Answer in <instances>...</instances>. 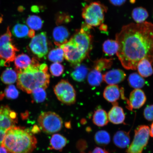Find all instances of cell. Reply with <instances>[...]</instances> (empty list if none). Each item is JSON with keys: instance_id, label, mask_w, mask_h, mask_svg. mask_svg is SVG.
Wrapping results in <instances>:
<instances>
[{"instance_id": "obj_1", "label": "cell", "mask_w": 153, "mask_h": 153, "mask_svg": "<svg viewBox=\"0 0 153 153\" xmlns=\"http://www.w3.org/2000/svg\"><path fill=\"white\" fill-rule=\"evenodd\" d=\"M119 48L117 55L124 68L136 70L146 59L153 65V24L145 22L126 25L116 34Z\"/></svg>"}, {"instance_id": "obj_2", "label": "cell", "mask_w": 153, "mask_h": 153, "mask_svg": "<svg viewBox=\"0 0 153 153\" xmlns=\"http://www.w3.org/2000/svg\"><path fill=\"white\" fill-rule=\"evenodd\" d=\"M48 71L47 65L40 64L33 58L29 66L18 73V87L28 94H31L37 88L45 89L48 87L50 77Z\"/></svg>"}, {"instance_id": "obj_3", "label": "cell", "mask_w": 153, "mask_h": 153, "mask_svg": "<svg viewBox=\"0 0 153 153\" xmlns=\"http://www.w3.org/2000/svg\"><path fill=\"white\" fill-rule=\"evenodd\" d=\"M37 140L29 130L16 126L7 130L1 146L8 153H32Z\"/></svg>"}, {"instance_id": "obj_4", "label": "cell", "mask_w": 153, "mask_h": 153, "mask_svg": "<svg viewBox=\"0 0 153 153\" xmlns=\"http://www.w3.org/2000/svg\"><path fill=\"white\" fill-rule=\"evenodd\" d=\"M108 8L99 2H94L85 6L82 9V16L86 24L91 27L102 25Z\"/></svg>"}, {"instance_id": "obj_5", "label": "cell", "mask_w": 153, "mask_h": 153, "mask_svg": "<svg viewBox=\"0 0 153 153\" xmlns=\"http://www.w3.org/2000/svg\"><path fill=\"white\" fill-rule=\"evenodd\" d=\"M38 123L44 132L51 134L56 133L62 129L63 122L58 114L49 111L43 112L40 115Z\"/></svg>"}, {"instance_id": "obj_6", "label": "cell", "mask_w": 153, "mask_h": 153, "mask_svg": "<svg viewBox=\"0 0 153 153\" xmlns=\"http://www.w3.org/2000/svg\"><path fill=\"white\" fill-rule=\"evenodd\" d=\"M134 136L126 153H143L148 144L150 137V128L146 125L138 126L135 130Z\"/></svg>"}, {"instance_id": "obj_7", "label": "cell", "mask_w": 153, "mask_h": 153, "mask_svg": "<svg viewBox=\"0 0 153 153\" xmlns=\"http://www.w3.org/2000/svg\"><path fill=\"white\" fill-rule=\"evenodd\" d=\"M17 114L7 105L0 106V146L7 131L18 122Z\"/></svg>"}, {"instance_id": "obj_8", "label": "cell", "mask_w": 153, "mask_h": 153, "mask_svg": "<svg viewBox=\"0 0 153 153\" xmlns=\"http://www.w3.org/2000/svg\"><path fill=\"white\" fill-rule=\"evenodd\" d=\"M54 92L58 100L64 104L71 105L76 101V92L71 84L62 80L55 86Z\"/></svg>"}, {"instance_id": "obj_9", "label": "cell", "mask_w": 153, "mask_h": 153, "mask_svg": "<svg viewBox=\"0 0 153 153\" xmlns=\"http://www.w3.org/2000/svg\"><path fill=\"white\" fill-rule=\"evenodd\" d=\"M59 47L64 51V58L74 65L80 64L88 55L70 40Z\"/></svg>"}, {"instance_id": "obj_10", "label": "cell", "mask_w": 153, "mask_h": 153, "mask_svg": "<svg viewBox=\"0 0 153 153\" xmlns=\"http://www.w3.org/2000/svg\"><path fill=\"white\" fill-rule=\"evenodd\" d=\"M29 46L32 52L38 58L45 57L48 51L46 33L42 32L34 36L32 38Z\"/></svg>"}, {"instance_id": "obj_11", "label": "cell", "mask_w": 153, "mask_h": 153, "mask_svg": "<svg viewBox=\"0 0 153 153\" xmlns=\"http://www.w3.org/2000/svg\"><path fill=\"white\" fill-rule=\"evenodd\" d=\"M18 51L12 41L0 46V65L8 66L10 63L14 60Z\"/></svg>"}, {"instance_id": "obj_12", "label": "cell", "mask_w": 153, "mask_h": 153, "mask_svg": "<svg viewBox=\"0 0 153 153\" xmlns=\"http://www.w3.org/2000/svg\"><path fill=\"white\" fill-rule=\"evenodd\" d=\"M127 101V108L129 110L140 108L146 102V97L142 90L136 89L130 94L129 99L125 97L124 99Z\"/></svg>"}, {"instance_id": "obj_13", "label": "cell", "mask_w": 153, "mask_h": 153, "mask_svg": "<svg viewBox=\"0 0 153 153\" xmlns=\"http://www.w3.org/2000/svg\"><path fill=\"white\" fill-rule=\"evenodd\" d=\"M126 75L120 69L112 70L102 75L103 80L109 85H116L123 81Z\"/></svg>"}, {"instance_id": "obj_14", "label": "cell", "mask_w": 153, "mask_h": 153, "mask_svg": "<svg viewBox=\"0 0 153 153\" xmlns=\"http://www.w3.org/2000/svg\"><path fill=\"white\" fill-rule=\"evenodd\" d=\"M113 104V106L108 114L109 121L117 125L124 123L126 116L123 109L118 106L117 102Z\"/></svg>"}, {"instance_id": "obj_15", "label": "cell", "mask_w": 153, "mask_h": 153, "mask_svg": "<svg viewBox=\"0 0 153 153\" xmlns=\"http://www.w3.org/2000/svg\"><path fill=\"white\" fill-rule=\"evenodd\" d=\"M53 36L55 45L60 46L68 41L70 33L66 27L58 26L53 29Z\"/></svg>"}, {"instance_id": "obj_16", "label": "cell", "mask_w": 153, "mask_h": 153, "mask_svg": "<svg viewBox=\"0 0 153 153\" xmlns=\"http://www.w3.org/2000/svg\"><path fill=\"white\" fill-rule=\"evenodd\" d=\"M121 94V89L116 85H109L104 90L103 96L104 98L108 102L113 104L119 100Z\"/></svg>"}, {"instance_id": "obj_17", "label": "cell", "mask_w": 153, "mask_h": 153, "mask_svg": "<svg viewBox=\"0 0 153 153\" xmlns=\"http://www.w3.org/2000/svg\"><path fill=\"white\" fill-rule=\"evenodd\" d=\"M130 140L129 133L123 131H117L113 137L114 144L120 149H124L128 147L130 143Z\"/></svg>"}, {"instance_id": "obj_18", "label": "cell", "mask_w": 153, "mask_h": 153, "mask_svg": "<svg viewBox=\"0 0 153 153\" xmlns=\"http://www.w3.org/2000/svg\"><path fill=\"white\" fill-rule=\"evenodd\" d=\"M14 60L15 69L17 73L27 68L31 64L32 61V59L25 53L18 55Z\"/></svg>"}, {"instance_id": "obj_19", "label": "cell", "mask_w": 153, "mask_h": 153, "mask_svg": "<svg viewBox=\"0 0 153 153\" xmlns=\"http://www.w3.org/2000/svg\"><path fill=\"white\" fill-rule=\"evenodd\" d=\"M93 121L95 125L98 127H102L106 126L109 122L108 114L103 109H97L94 114Z\"/></svg>"}, {"instance_id": "obj_20", "label": "cell", "mask_w": 153, "mask_h": 153, "mask_svg": "<svg viewBox=\"0 0 153 153\" xmlns=\"http://www.w3.org/2000/svg\"><path fill=\"white\" fill-rule=\"evenodd\" d=\"M152 65L150 61L146 59H143L140 61L137 68L140 75L144 77L152 75L153 74Z\"/></svg>"}, {"instance_id": "obj_21", "label": "cell", "mask_w": 153, "mask_h": 153, "mask_svg": "<svg viewBox=\"0 0 153 153\" xmlns=\"http://www.w3.org/2000/svg\"><path fill=\"white\" fill-rule=\"evenodd\" d=\"M88 72L87 67L83 64L76 65L75 68L71 74L74 81L78 82H83L85 80Z\"/></svg>"}, {"instance_id": "obj_22", "label": "cell", "mask_w": 153, "mask_h": 153, "mask_svg": "<svg viewBox=\"0 0 153 153\" xmlns=\"http://www.w3.org/2000/svg\"><path fill=\"white\" fill-rule=\"evenodd\" d=\"M131 16L136 23L140 24L145 22L148 18L149 13L143 7H137L133 9Z\"/></svg>"}, {"instance_id": "obj_23", "label": "cell", "mask_w": 153, "mask_h": 153, "mask_svg": "<svg viewBox=\"0 0 153 153\" xmlns=\"http://www.w3.org/2000/svg\"><path fill=\"white\" fill-rule=\"evenodd\" d=\"M119 45L116 40L108 39L105 41L102 45L103 51L108 56H113L117 53Z\"/></svg>"}, {"instance_id": "obj_24", "label": "cell", "mask_w": 153, "mask_h": 153, "mask_svg": "<svg viewBox=\"0 0 153 153\" xmlns=\"http://www.w3.org/2000/svg\"><path fill=\"white\" fill-rule=\"evenodd\" d=\"M50 142L51 148L55 150H60L66 146L68 141L62 135L55 134L51 137Z\"/></svg>"}, {"instance_id": "obj_25", "label": "cell", "mask_w": 153, "mask_h": 153, "mask_svg": "<svg viewBox=\"0 0 153 153\" xmlns=\"http://www.w3.org/2000/svg\"><path fill=\"white\" fill-rule=\"evenodd\" d=\"M1 79L3 83L7 85L14 83L18 79V74L11 68H7L3 72Z\"/></svg>"}, {"instance_id": "obj_26", "label": "cell", "mask_w": 153, "mask_h": 153, "mask_svg": "<svg viewBox=\"0 0 153 153\" xmlns=\"http://www.w3.org/2000/svg\"><path fill=\"white\" fill-rule=\"evenodd\" d=\"M94 140L97 145L106 146L110 142L111 137L109 133L105 130L97 131L94 136Z\"/></svg>"}, {"instance_id": "obj_27", "label": "cell", "mask_w": 153, "mask_h": 153, "mask_svg": "<svg viewBox=\"0 0 153 153\" xmlns=\"http://www.w3.org/2000/svg\"><path fill=\"white\" fill-rule=\"evenodd\" d=\"M128 82L130 86L135 89L141 88L145 85L144 79L137 73L130 74L128 78Z\"/></svg>"}, {"instance_id": "obj_28", "label": "cell", "mask_w": 153, "mask_h": 153, "mask_svg": "<svg viewBox=\"0 0 153 153\" xmlns=\"http://www.w3.org/2000/svg\"><path fill=\"white\" fill-rule=\"evenodd\" d=\"M88 81L91 86H99L103 81L102 75L101 72L94 68L88 75Z\"/></svg>"}, {"instance_id": "obj_29", "label": "cell", "mask_w": 153, "mask_h": 153, "mask_svg": "<svg viewBox=\"0 0 153 153\" xmlns=\"http://www.w3.org/2000/svg\"><path fill=\"white\" fill-rule=\"evenodd\" d=\"M64 52L62 48L53 49L49 52L48 56L49 60L54 62H61L64 60Z\"/></svg>"}, {"instance_id": "obj_30", "label": "cell", "mask_w": 153, "mask_h": 153, "mask_svg": "<svg viewBox=\"0 0 153 153\" xmlns=\"http://www.w3.org/2000/svg\"><path fill=\"white\" fill-rule=\"evenodd\" d=\"M26 24L31 29L38 30L42 27L43 22L39 17L36 15H31L27 19Z\"/></svg>"}, {"instance_id": "obj_31", "label": "cell", "mask_w": 153, "mask_h": 153, "mask_svg": "<svg viewBox=\"0 0 153 153\" xmlns=\"http://www.w3.org/2000/svg\"><path fill=\"white\" fill-rule=\"evenodd\" d=\"M29 30L27 26L24 24H18L13 27L12 32L17 38H23L28 36Z\"/></svg>"}, {"instance_id": "obj_32", "label": "cell", "mask_w": 153, "mask_h": 153, "mask_svg": "<svg viewBox=\"0 0 153 153\" xmlns=\"http://www.w3.org/2000/svg\"><path fill=\"white\" fill-rule=\"evenodd\" d=\"M113 64L112 59L101 58L96 61L94 65V69L101 72L109 68Z\"/></svg>"}, {"instance_id": "obj_33", "label": "cell", "mask_w": 153, "mask_h": 153, "mask_svg": "<svg viewBox=\"0 0 153 153\" xmlns=\"http://www.w3.org/2000/svg\"><path fill=\"white\" fill-rule=\"evenodd\" d=\"M34 101L37 103L43 102L46 98L47 94L45 89L43 88H37L34 89L32 93Z\"/></svg>"}, {"instance_id": "obj_34", "label": "cell", "mask_w": 153, "mask_h": 153, "mask_svg": "<svg viewBox=\"0 0 153 153\" xmlns=\"http://www.w3.org/2000/svg\"><path fill=\"white\" fill-rule=\"evenodd\" d=\"M19 92L16 88L13 85L7 86L5 89L3 97L5 96L7 98L10 99H15L19 96Z\"/></svg>"}, {"instance_id": "obj_35", "label": "cell", "mask_w": 153, "mask_h": 153, "mask_svg": "<svg viewBox=\"0 0 153 153\" xmlns=\"http://www.w3.org/2000/svg\"><path fill=\"white\" fill-rule=\"evenodd\" d=\"M64 70V67L58 62L53 63L51 65L50 68L51 74L55 76H59L62 75Z\"/></svg>"}, {"instance_id": "obj_36", "label": "cell", "mask_w": 153, "mask_h": 153, "mask_svg": "<svg viewBox=\"0 0 153 153\" xmlns=\"http://www.w3.org/2000/svg\"><path fill=\"white\" fill-rule=\"evenodd\" d=\"M12 41V34L9 27H8L6 33L0 36V46Z\"/></svg>"}, {"instance_id": "obj_37", "label": "cell", "mask_w": 153, "mask_h": 153, "mask_svg": "<svg viewBox=\"0 0 153 153\" xmlns=\"http://www.w3.org/2000/svg\"><path fill=\"white\" fill-rule=\"evenodd\" d=\"M143 114L145 119L153 122V105L147 106L143 111Z\"/></svg>"}, {"instance_id": "obj_38", "label": "cell", "mask_w": 153, "mask_h": 153, "mask_svg": "<svg viewBox=\"0 0 153 153\" xmlns=\"http://www.w3.org/2000/svg\"><path fill=\"white\" fill-rule=\"evenodd\" d=\"M110 3L115 6H120L126 2V0H109Z\"/></svg>"}, {"instance_id": "obj_39", "label": "cell", "mask_w": 153, "mask_h": 153, "mask_svg": "<svg viewBox=\"0 0 153 153\" xmlns=\"http://www.w3.org/2000/svg\"><path fill=\"white\" fill-rule=\"evenodd\" d=\"M91 153H110L108 151L104 149L97 147L93 150Z\"/></svg>"}, {"instance_id": "obj_40", "label": "cell", "mask_w": 153, "mask_h": 153, "mask_svg": "<svg viewBox=\"0 0 153 153\" xmlns=\"http://www.w3.org/2000/svg\"><path fill=\"white\" fill-rule=\"evenodd\" d=\"M35 36V32L34 30L30 29L29 30V32L28 37L30 38H33Z\"/></svg>"}, {"instance_id": "obj_41", "label": "cell", "mask_w": 153, "mask_h": 153, "mask_svg": "<svg viewBox=\"0 0 153 153\" xmlns=\"http://www.w3.org/2000/svg\"><path fill=\"white\" fill-rule=\"evenodd\" d=\"M0 153H8L6 149L2 146H0Z\"/></svg>"}, {"instance_id": "obj_42", "label": "cell", "mask_w": 153, "mask_h": 153, "mask_svg": "<svg viewBox=\"0 0 153 153\" xmlns=\"http://www.w3.org/2000/svg\"><path fill=\"white\" fill-rule=\"evenodd\" d=\"M150 135L153 138V122L151 124L150 128Z\"/></svg>"}]
</instances>
